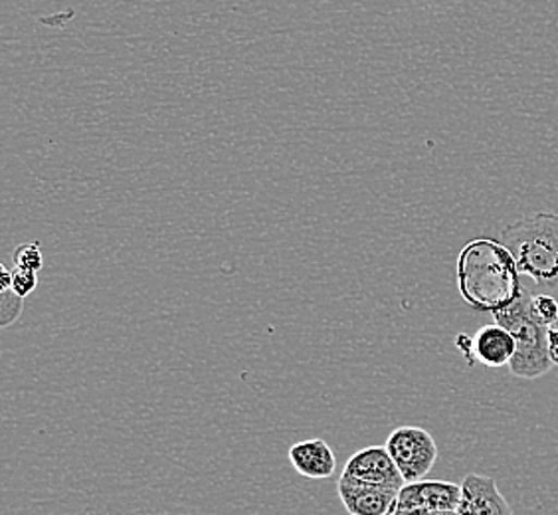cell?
I'll list each match as a JSON object with an SVG mask.
<instances>
[{"mask_svg":"<svg viewBox=\"0 0 558 515\" xmlns=\"http://www.w3.org/2000/svg\"><path fill=\"white\" fill-rule=\"evenodd\" d=\"M458 288L470 308L489 313L511 306L523 291L515 258L492 238H475L460 252Z\"/></svg>","mask_w":558,"mask_h":515,"instance_id":"obj_1","label":"cell"},{"mask_svg":"<svg viewBox=\"0 0 558 515\" xmlns=\"http://www.w3.org/2000/svg\"><path fill=\"white\" fill-rule=\"evenodd\" d=\"M501 242L513 254L519 272L543 290L558 291V215L533 213L501 230Z\"/></svg>","mask_w":558,"mask_h":515,"instance_id":"obj_2","label":"cell"},{"mask_svg":"<svg viewBox=\"0 0 558 515\" xmlns=\"http://www.w3.org/2000/svg\"><path fill=\"white\" fill-rule=\"evenodd\" d=\"M531 300L533 294L523 288L511 306L494 313L495 323L504 325L515 337L517 351L509 363V371L526 381L547 375L553 367L548 357V327L535 322L531 315Z\"/></svg>","mask_w":558,"mask_h":515,"instance_id":"obj_3","label":"cell"},{"mask_svg":"<svg viewBox=\"0 0 558 515\" xmlns=\"http://www.w3.org/2000/svg\"><path fill=\"white\" fill-rule=\"evenodd\" d=\"M385 446L407 482L424 480L438 460V444L428 430L420 427L392 430Z\"/></svg>","mask_w":558,"mask_h":515,"instance_id":"obj_4","label":"cell"},{"mask_svg":"<svg viewBox=\"0 0 558 515\" xmlns=\"http://www.w3.org/2000/svg\"><path fill=\"white\" fill-rule=\"evenodd\" d=\"M341 480L366 486H383V488H397L400 490L407 480L398 470L387 446H368L363 451L354 452L344 464Z\"/></svg>","mask_w":558,"mask_h":515,"instance_id":"obj_5","label":"cell"},{"mask_svg":"<svg viewBox=\"0 0 558 515\" xmlns=\"http://www.w3.org/2000/svg\"><path fill=\"white\" fill-rule=\"evenodd\" d=\"M462 486L444 480L407 482L398 492L397 510H444L458 512ZM395 510V512H397Z\"/></svg>","mask_w":558,"mask_h":515,"instance_id":"obj_6","label":"cell"},{"mask_svg":"<svg viewBox=\"0 0 558 515\" xmlns=\"http://www.w3.org/2000/svg\"><path fill=\"white\" fill-rule=\"evenodd\" d=\"M460 515H513V510L492 476L468 474L462 482Z\"/></svg>","mask_w":558,"mask_h":515,"instance_id":"obj_7","label":"cell"},{"mask_svg":"<svg viewBox=\"0 0 558 515\" xmlns=\"http://www.w3.org/2000/svg\"><path fill=\"white\" fill-rule=\"evenodd\" d=\"M337 492L351 515H392L400 490L339 480Z\"/></svg>","mask_w":558,"mask_h":515,"instance_id":"obj_8","label":"cell"},{"mask_svg":"<svg viewBox=\"0 0 558 515\" xmlns=\"http://www.w3.org/2000/svg\"><path fill=\"white\" fill-rule=\"evenodd\" d=\"M290 462L295 472L310 480H327L337 470L333 448L322 439L293 444L290 448Z\"/></svg>","mask_w":558,"mask_h":515,"instance_id":"obj_9","label":"cell"},{"mask_svg":"<svg viewBox=\"0 0 558 515\" xmlns=\"http://www.w3.org/2000/svg\"><path fill=\"white\" fill-rule=\"evenodd\" d=\"M517 351L513 333L507 332L504 325L494 323L485 325L473 337V354L480 363L492 369L509 366Z\"/></svg>","mask_w":558,"mask_h":515,"instance_id":"obj_10","label":"cell"},{"mask_svg":"<svg viewBox=\"0 0 558 515\" xmlns=\"http://www.w3.org/2000/svg\"><path fill=\"white\" fill-rule=\"evenodd\" d=\"M531 315L535 322L545 325V327H555L558 323V301L548 296V294H538L531 300Z\"/></svg>","mask_w":558,"mask_h":515,"instance_id":"obj_11","label":"cell"},{"mask_svg":"<svg viewBox=\"0 0 558 515\" xmlns=\"http://www.w3.org/2000/svg\"><path fill=\"white\" fill-rule=\"evenodd\" d=\"M24 298H21L14 290L0 291V325L11 327L12 323L19 322Z\"/></svg>","mask_w":558,"mask_h":515,"instance_id":"obj_12","label":"cell"},{"mask_svg":"<svg viewBox=\"0 0 558 515\" xmlns=\"http://www.w3.org/2000/svg\"><path fill=\"white\" fill-rule=\"evenodd\" d=\"M12 258H14V266H19V268L33 270V272L43 270V250H40V244H36V242L21 244L14 250V256Z\"/></svg>","mask_w":558,"mask_h":515,"instance_id":"obj_13","label":"cell"},{"mask_svg":"<svg viewBox=\"0 0 558 515\" xmlns=\"http://www.w3.org/2000/svg\"><path fill=\"white\" fill-rule=\"evenodd\" d=\"M36 286H38V272L14 266V270H12V290L16 291L21 298H26L36 290Z\"/></svg>","mask_w":558,"mask_h":515,"instance_id":"obj_14","label":"cell"},{"mask_svg":"<svg viewBox=\"0 0 558 515\" xmlns=\"http://www.w3.org/2000/svg\"><path fill=\"white\" fill-rule=\"evenodd\" d=\"M456 345H458V349L465 355V359H468V363L473 366L477 359H475V354H473V337H468L465 333H460L458 335V339H456Z\"/></svg>","mask_w":558,"mask_h":515,"instance_id":"obj_15","label":"cell"},{"mask_svg":"<svg viewBox=\"0 0 558 515\" xmlns=\"http://www.w3.org/2000/svg\"><path fill=\"white\" fill-rule=\"evenodd\" d=\"M548 357L550 363L558 367V327L548 330Z\"/></svg>","mask_w":558,"mask_h":515,"instance_id":"obj_16","label":"cell"},{"mask_svg":"<svg viewBox=\"0 0 558 515\" xmlns=\"http://www.w3.org/2000/svg\"><path fill=\"white\" fill-rule=\"evenodd\" d=\"M392 515H460L458 512H444V510H397Z\"/></svg>","mask_w":558,"mask_h":515,"instance_id":"obj_17","label":"cell"},{"mask_svg":"<svg viewBox=\"0 0 558 515\" xmlns=\"http://www.w3.org/2000/svg\"><path fill=\"white\" fill-rule=\"evenodd\" d=\"M12 290V270L0 266V291Z\"/></svg>","mask_w":558,"mask_h":515,"instance_id":"obj_18","label":"cell"}]
</instances>
